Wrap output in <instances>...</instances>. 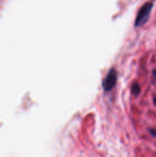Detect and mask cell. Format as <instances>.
<instances>
[{
    "label": "cell",
    "mask_w": 156,
    "mask_h": 157,
    "mask_svg": "<svg viewBox=\"0 0 156 157\" xmlns=\"http://www.w3.org/2000/svg\"><path fill=\"white\" fill-rule=\"evenodd\" d=\"M152 75H153V76H154V78H156V70L153 71V72H152Z\"/></svg>",
    "instance_id": "obj_5"
},
{
    "label": "cell",
    "mask_w": 156,
    "mask_h": 157,
    "mask_svg": "<svg viewBox=\"0 0 156 157\" xmlns=\"http://www.w3.org/2000/svg\"><path fill=\"white\" fill-rule=\"evenodd\" d=\"M152 7L153 3L151 2H147L141 7L137 14L136 21H135V26L136 27L143 25L148 21Z\"/></svg>",
    "instance_id": "obj_1"
},
{
    "label": "cell",
    "mask_w": 156,
    "mask_h": 157,
    "mask_svg": "<svg viewBox=\"0 0 156 157\" xmlns=\"http://www.w3.org/2000/svg\"><path fill=\"white\" fill-rule=\"evenodd\" d=\"M154 105L156 106V97L154 98Z\"/></svg>",
    "instance_id": "obj_6"
},
{
    "label": "cell",
    "mask_w": 156,
    "mask_h": 157,
    "mask_svg": "<svg viewBox=\"0 0 156 157\" xmlns=\"http://www.w3.org/2000/svg\"><path fill=\"white\" fill-rule=\"evenodd\" d=\"M149 132H150V133H151V136H156V129L151 128V129H150V130H149Z\"/></svg>",
    "instance_id": "obj_4"
},
{
    "label": "cell",
    "mask_w": 156,
    "mask_h": 157,
    "mask_svg": "<svg viewBox=\"0 0 156 157\" xmlns=\"http://www.w3.org/2000/svg\"><path fill=\"white\" fill-rule=\"evenodd\" d=\"M140 90L141 88L139 84H138V83H134V84H132V92L133 94H134L135 96H138V95L140 94Z\"/></svg>",
    "instance_id": "obj_3"
},
{
    "label": "cell",
    "mask_w": 156,
    "mask_h": 157,
    "mask_svg": "<svg viewBox=\"0 0 156 157\" xmlns=\"http://www.w3.org/2000/svg\"><path fill=\"white\" fill-rule=\"evenodd\" d=\"M116 80H117V72L115 68H111L102 82V88L104 89V90L106 91L111 90L116 85Z\"/></svg>",
    "instance_id": "obj_2"
}]
</instances>
